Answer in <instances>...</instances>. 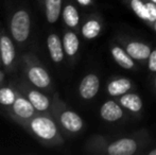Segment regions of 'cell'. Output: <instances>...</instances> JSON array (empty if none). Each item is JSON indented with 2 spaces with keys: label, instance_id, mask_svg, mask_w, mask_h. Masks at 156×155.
<instances>
[{
  "label": "cell",
  "instance_id": "7c38bea8",
  "mask_svg": "<svg viewBox=\"0 0 156 155\" xmlns=\"http://www.w3.org/2000/svg\"><path fill=\"white\" fill-rule=\"evenodd\" d=\"M100 115L106 121H117L123 116V112H122L121 107L118 105L116 102L114 101H106L103 103L100 110Z\"/></svg>",
  "mask_w": 156,
  "mask_h": 155
},
{
  "label": "cell",
  "instance_id": "cb8c5ba5",
  "mask_svg": "<svg viewBox=\"0 0 156 155\" xmlns=\"http://www.w3.org/2000/svg\"><path fill=\"white\" fill-rule=\"evenodd\" d=\"M76 1L82 5H88V4H90L91 0H76Z\"/></svg>",
  "mask_w": 156,
  "mask_h": 155
},
{
  "label": "cell",
  "instance_id": "3957f363",
  "mask_svg": "<svg viewBox=\"0 0 156 155\" xmlns=\"http://www.w3.org/2000/svg\"><path fill=\"white\" fill-rule=\"evenodd\" d=\"M32 17L26 6L20 5L13 9L9 16V33L19 48L27 46L31 37Z\"/></svg>",
  "mask_w": 156,
  "mask_h": 155
},
{
  "label": "cell",
  "instance_id": "4fadbf2b",
  "mask_svg": "<svg viewBox=\"0 0 156 155\" xmlns=\"http://www.w3.org/2000/svg\"><path fill=\"white\" fill-rule=\"evenodd\" d=\"M62 41L65 54L68 58H73L78 53L80 48V41L78 35L72 31H67L63 34Z\"/></svg>",
  "mask_w": 156,
  "mask_h": 155
},
{
  "label": "cell",
  "instance_id": "ac0fdd59",
  "mask_svg": "<svg viewBox=\"0 0 156 155\" xmlns=\"http://www.w3.org/2000/svg\"><path fill=\"white\" fill-rule=\"evenodd\" d=\"M120 104L131 112H139L142 108V101L135 93H126L120 98Z\"/></svg>",
  "mask_w": 156,
  "mask_h": 155
},
{
  "label": "cell",
  "instance_id": "d4e9b609",
  "mask_svg": "<svg viewBox=\"0 0 156 155\" xmlns=\"http://www.w3.org/2000/svg\"><path fill=\"white\" fill-rule=\"evenodd\" d=\"M3 78H4V75L1 72V71H0V85H1L2 81H3Z\"/></svg>",
  "mask_w": 156,
  "mask_h": 155
},
{
  "label": "cell",
  "instance_id": "7402d4cb",
  "mask_svg": "<svg viewBox=\"0 0 156 155\" xmlns=\"http://www.w3.org/2000/svg\"><path fill=\"white\" fill-rule=\"evenodd\" d=\"M147 8L149 11V20L155 23L156 21V5L153 2H148L147 3Z\"/></svg>",
  "mask_w": 156,
  "mask_h": 155
},
{
  "label": "cell",
  "instance_id": "6da1fadb",
  "mask_svg": "<svg viewBox=\"0 0 156 155\" xmlns=\"http://www.w3.org/2000/svg\"><path fill=\"white\" fill-rule=\"evenodd\" d=\"M19 125L44 146L54 147L63 143L58 125L50 113H37Z\"/></svg>",
  "mask_w": 156,
  "mask_h": 155
},
{
  "label": "cell",
  "instance_id": "e0dca14e",
  "mask_svg": "<svg viewBox=\"0 0 156 155\" xmlns=\"http://www.w3.org/2000/svg\"><path fill=\"white\" fill-rule=\"evenodd\" d=\"M132 84L131 81L127 80L125 78L117 79V80L112 81L107 86V90H108L109 95L113 97H117V96L124 95L129 88H131Z\"/></svg>",
  "mask_w": 156,
  "mask_h": 155
},
{
  "label": "cell",
  "instance_id": "8992f818",
  "mask_svg": "<svg viewBox=\"0 0 156 155\" xmlns=\"http://www.w3.org/2000/svg\"><path fill=\"white\" fill-rule=\"evenodd\" d=\"M19 58L17 54L15 41L12 36L4 29L1 31V49H0V61L1 67L6 73H12L19 67Z\"/></svg>",
  "mask_w": 156,
  "mask_h": 155
},
{
  "label": "cell",
  "instance_id": "7a4b0ae2",
  "mask_svg": "<svg viewBox=\"0 0 156 155\" xmlns=\"http://www.w3.org/2000/svg\"><path fill=\"white\" fill-rule=\"evenodd\" d=\"M19 68L26 81L33 86L49 91L52 88V78L43 63L32 52L23 53L19 58Z\"/></svg>",
  "mask_w": 156,
  "mask_h": 155
},
{
  "label": "cell",
  "instance_id": "d6986e66",
  "mask_svg": "<svg viewBox=\"0 0 156 155\" xmlns=\"http://www.w3.org/2000/svg\"><path fill=\"white\" fill-rule=\"evenodd\" d=\"M112 55L115 58V61L120 65L121 67H123L125 69H131L134 67V62L133 58L129 55L126 51H124L122 48L120 47H114L112 49Z\"/></svg>",
  "mask_w": 156,
  "mask_h": 155
},
{
  "label": "cell",
  "instance_id": "5bb4252c",
  "mask_svg": "<svg viewBox=\"0 0 156 155\" xmlns=\"http://www.w3.org/2000/svg\"><path fill=\"white\" fill-rule=\"evenodd\" d=\"M61 16L63 18L64 23L68 28L74 29V28H76L79 26V23H80V14H79L78 9L72 3L64 4Z\"/></svg>",
  "mask_w": 156,
  "mask_h": 155
},
{
  "label": "cell",
  "instance_id": "f546056e",
  "mask_svg": "<svg viewBox=\"0 0 156 155\" xmlns=\"http://www.w3.org/2000/svg\"><path fill=\"white\" fill-rule=\"evenodd\" d=\"M155 87H156V79H155Z\"/></svg>",
  "mask_w": 156,
  "mask_h": 155
},
{
  "label": "cell",
  "instance_id": "2e32d148",
  "mask_svg": "<svg viewBox=\"0 0 156 155\" xmlns=\"http://www.w3.org/2000/svg\"><path fill=\"white\" fill-rule=\"evenodd\" d=\"M18 90L14 85H0V105L9 107L15 101Z\"/></svg>",
  "mask_w": 156,
  "mask_h": 155
},
{
  "label": "cell",
  "instance_id": "603a6c76",
  "mask_svg": "<svg viewBox=\"0 0 156 155\" xmlns=\"http://www.w3.org/2000/svg\"><path fill=\"white\" fill-rule=\"evenodd\" d=\"M149 69L153 72L156 71V50L151 52L149 56Z\"/></svg>",
  "mask_w": 156,
  "mask_h": 155
},
{
  "label": "cell",
  "instance_id": "f1b7e54d",
  "mask_svg": "<svg viewBox=\"0 0 156 155\" xmlns=\"http://www.w3.org/2000/svg\"><path fill=\"white\" fill-rule=\"evenodd\" d=\"M152 1H153V2H155V3H156V0H152Z\"/></svg>",
  "mask_w": 156,
  "mask_h": 155
},
{
  "label": "cell",
  "instance_id": "277c9868",
  "mask_svg": "<svg viewBox=\"0 0 156 155\" xmlns=\"http://www.w3.org/2000/svg\"><path fill=\"white\" fill-rule=\"evenodd\" d=\"M50 114L54 118L58 125L68 133H72V134L79 133L84 125L82 118L76 112L66 108L63 102L60 101V99L58 98V95H54L52 97V106Z\"/></svg>",
  "mask_w": 156,
  "mask_h": 155
},
{
  "label": "cell",
  "instance_id": "83f0119b",
  "mask_svg": "<svg viewBox=\"0 0 156 155\" xmlns=\"http://www.w3.org/2000/svg\"><path fill=\"white\" fill-rule=\"evenodd\" d=\"M154 28H155V31H156V21H155V26H154Z\"/></svg>",
  "mask_w": 156,
  "mask_h": 155
},
{
  "label": "cell",
  "instance_id": "ffe728a7",
  "mask_svg": "<svg viewBox=\"0 0 156 155\" xmlns=\"http://www.w3.org/2000/svg\"><path fill=\"white\" fill-rule=\"evenodd\" d=\"M82 35L86 39L96 38L101 32V25L96 19H89L82 26Z\"/></svg>",
  "mask_w": 156,
  "mask_h": 155
},
{
  "label": "cell",
  "instance_id": "9c48e42d",
  "mask_svg": "<svg viewBox=\"0 0 156 155\" xmlns=\"http://www.w3.org/2000/svg\"><path fill=\"white\" fill-rule=\"evenodd\" d=\"M46 45L52 62L54 64H61L65 58V51H64L63 41L60 36L56 33L48 34Z\"/></svg>",
  "mask_w": 156,
  "mask_h": 155
},
{
  "label": "cell",
  "instance_id": "ba28073f",
  "mask_svg": "<svg viewBox=\"0 0 156 155\" xmlns=\"http://www.w3.org/2000/svg\"><path fill=\"white\" fill-rule=\"evenodd\" d=\"M37 1L48 23L53 25L60 19L64 5V0H37Z\"/></svg>",
  "mask_w": 156,
  "mask_h": 155
},
{
  "label": "cell",
  "instance_id": "44dd1931",
  "mask_svg": "<svg viewBox=\"0 0 156 155\" xmlns=\"http://www.w3.org/2000/svg\"><path fill=\"white\" fill-rule=\"evenodd\" d=\"M131 6L139 18L144 20H149L148 8H147V4H144L141 0H131Z\"/></svg>",
  "mask_w": 156,
  "mask_h": 155
},
{
  "label": "cell",
  "instance_id": "52a82bcc",
  "mask_svg": "<svg viewBox=\"0 0 156 155\" xmlns=\"http://www.w3.org/2000/svg\"><path fill=\"white\" fill-rule=\"evenodd\" d=\"M5 113H8L9 117L13 121H15L17 124H20L31 119L38 112L35 110L31 102L18 91V95L12 105L5 107Z\"/></svg>",
  "mask_w": 156,
  "mask_h": 155
},
{
  "label": "cell",
  "instance_id": "484cf974",
  "mask_svg": "<svg viewBox=\"0 0 156 155\" xmlns=\"http://www.w3.org/2000/svg\"><path fill=\"white\" fill-rule=\"evenodd\" d=\"M1 31L2 29L0 28V49H1ZM0 67H1V61H0Z\"/></svg>",
  "mask_w": 156,
  "mask_h": 155
},
{
  "label": "cell",
  "instance_id": "4316f807",
  "mask_svg": "<svg viewBox=\"0 0 156 155\" xmlns=\"http://www.w3.org/2000/svg\"><path fill=\"white\" fill-rule=\"evenodd\" d=\"M149 155H156V149L155 150H152V151L149 153Z\"/></svg>",
  "mask_w": 156,
  "mask_h": 155
},
{
  "label": "cell",
  "instance_id": "30bf717a",
  "mask_svg": "<svg viewBox=\"0 0 156 155\" xmlns=\"http://www.w3.org/2000/svg\"><path fill=\"white\" fill-rule=\"evenodd\" d=\"M99 88H100V80L98 76L89 73L81 81L79 85V93L83 99L90 100L98 93Z\"/></svg>",
  "mask_w": 156,
  "mask_h": 155
},
{
  "label": "cell",
  "instance_id": "5b68a950",
  "mask_svg": "<svg viewBox=\"0 0 156 155\" xmlns=\"http://www.w3.org/2000/svg\"><path fill=\"white\" fill-rule=\"evenodd\" d=\"M14 87L33 104L38 113H50L52 106V98L46 95L45 91L33 86L25 79L14 83Z\"/></svg>",
  "mask_w": 156,
  "mask_h": 155
},
{
  "label": "cell",
  "instance_id": "9a60e30c",
  "mask_svg": "<svg viewBox=\"0 0 156 155\" xmlns=\"http://www.w3.org/2000/svg\"><path fill=\"white\" fill-rule=\"evenodd\" d=\"M125 51L134 60H147L151 54V49L148 45L138 41H132L126 46Z\"/></svg>",
  "mask_w": 156,
  "mask_h": 155
},
{
  "label": "cell",
  "instance_id": "8fae6325",
  "mask_svg": "<svg viewBox=\"0 0 156 155\" xmlns=\"http://www.w3.org/2000/svg\"><path fill=\"white\" fill-rule=\"evenodd\" d=\"M137 150V143L131 138H122L115 141L107 148L109 155H132Z\"/></svg>",
  "mask_w": 156,
  "mask_h": 155
}]
</instances>
